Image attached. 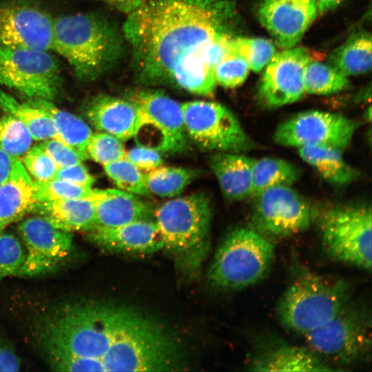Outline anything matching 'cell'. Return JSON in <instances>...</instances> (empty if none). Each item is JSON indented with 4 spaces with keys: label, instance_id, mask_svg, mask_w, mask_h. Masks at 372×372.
<instances>
[{
    "label": "cell",
    "instance_id": "cell-1",
    "mask_svg": "<svg viewBox=\"0 0 372 372\" xmlns=\"http://www.w3.org/2000/svg\"><path fill=\"white\" fill-rule=\"evenodd\" d=\"M234 17L225 0H141L123 25L139 79L212 95L216 45Z\"/></svg>",
    "mask_w": 372,
    "mask_h": 372
},
{
    "label": "cell",
    "instance_id": "cell-2",
    "mask_svg": "<svg viewBox=\"0 0 372 372\" xmlns=\"http://www.w3.org/2000/svg\"><path fill=\"white\" fill-rule=\"evenodd\" d=\"M54 344L80 359L85 371H169L179 347L158 323L125 306L80 302L60 307L50 324Z\"/></svg>",
    "mask_w": 372,
    "mask_h": 372
},
{
    "label": "cell",
    "instance_id": "cell-3",
    "mask_svg": "<svg viewBox=\"0 0 372 372\" xmlns=\"http://www.w3.org/2000/svg\"><path fill=\"white\" fill-rule=\"evenodd\" d=\"M122 50L120 32L101 15L74 13L54 18L51 51L62 56L80 80L101 76Z\"/></svg>",
    "mask_w": 372,
    "mask_h": 372
},
{
    "label": "cell",
    "instance_id": "cell-4",
    "mask_svg": "<svg viewBox=\"0 0 372 372\" xmlns=\"http://www.w3.org/2000/svg\"><path fill=\"white\" fill-rule=\"evenodd\" d=\"M154 220L163 241L180 269L194 273L209 249L211 207L202 192L174 197L154 208Z\"/></svg>",
    "mask_w": 372,
    "mask_h": 372
},
{
    "label": "cell",
    "instance_id": "cell-5",
    "mask_svg": "<svg viewBox=\"0 0 372 372\" xmlns=\"http://www.w3.org/2000/svg\"><path fill=\"white\" fill-rule=\"evenodd\" d=\"M352 296L344 279L299 269L278 300L277 316L285 328L304 335L333 318Z\"/></svg>",
    "mask_w": 372,
    "mask_h": 372
},
{
    "label": "cell",
    "instance_id": "cell-6",
    "mask_svg": "<svg viewBox=\"0 0 372 372\" xmlns=\"http://www.w3.org/2000/svg\"><path fill=\"white\" fill-rule=\"evenodd\" d=\"M274 257L275 247L269 238L252 227H236L219 244L208 270V280L222 289H246L266 277Z\"/></svg>",
    "mask_w": 372,
    "mask_h": 372
},
{
    "label": "cell",
    "instance_id": "cell-7",
    "mask_svg": "<svg viewBox=\"0 0 372 372\" xmlns=\"http://www.w3.org/2000/svg\"><path fill=\"white\" fill-rule=\"evenodd\" d=\"M322 247L333 260L371 269L372 216L370 206L338 204L312 207Z\"/></svg>",
    "mask_w": 372,
    "mask_h": 372
},
{
    "label": "cell",
    "instance_id": "cell-8",
    "mask_svg": "<svg viewBox=\"0 0 372 372\" xmlns=\"http://www.w3.org/2000/svg\"><path fill=\"white\" fill-rule=\"evenodd\" d=\"M308 347L333 366H355L371 360V311L352 300L333 318L304 335Z\"/></svg>",
    "mask_w": 372,
    "mask_h": 372
},
{
    "label": "cell",
    "instance_id": "cell-9",
    "mask_svg": "<svg viewBox=\"0 0 372 372\" xmlns=\"http://www.w3.org/2000/svg\"><path fill=\"white\" fill-rule=\"evenodd\" d=\"M181 104L187 136L205 150L242 153L256 147L234 114L214 101Z\"/></svg>",
    "mask_w": 372,
    "mask_h": 372
},
{
    "label": "cell",
    "instance_id": "cell-10",
    "mask_svg": "<svg viewBox=\"0 0 372 372\" xmlns=\"http://www.w3.org/2000/svg\"><path fill=\"white\" fill-rule=\"evenodd\" d=\"M129 100L139 112L138 127L134 136L138 145L167 153L186 149L189 138L180 103L153 90L135 92Z\"/></svg>",
    "mask_w": 372,
    "mask_h": 372
},
{
    "label": "cell",
    "instance_id": "cell-11",
    "mask_svg": "<svg viewBox=\"0 0 372 372\" xmlns=\"http://www.w3.org/2000/svg\"><path fill=\"white\" fill-rule=\"evenodd\" d=\"M50 51L0 47V85L28 98L52 101L63 85L60 65Z\"/></svg>",
    "mask_w": 372,
    "mask_h": 372
},
{
    "label": "cell",
    "instance_id": "cell-12",
    "mask_svg": "<svg viewBox=\"0 0 372 372\" xmlns=\"http://www.w3.org/2000/svg\"><path fill=\"white\" fill-rule=\"evenodd\" d=\"M360 123L340 114L307 110L278 124L273 135L278 145L289 147L322 146L343 152Z\"/></svg>",
    "mask_w": 372,
    "mask_h": 372
},
{
    "label": "cell",
    "instance_id": "cell-13",
    "mask_svg": "<svg viewBox=\"0 0 372 372\" xmlns=\"http://www.w3.org/2000/svg\"><path fill=\"white\" fill-rule=\"evenodd\" d=\"M254 196L251 227L268 238L299 234L312 223V207L291 186L273 187Z\"/></svg>",
    "mask_w": 372,
    "mask_h": 372
},
{
    "label": "cell",
    "instance_id": "cell-14",
    "mask_svg": "<svg viewBox=\"0 0 372 372\" xmlns=\"http://www.w3.org/2000/svg\"><path fill=\"white\" fill-rule=\"evenodd\" d=\"M18 230L25 255L17 276L32 278L52 273L72 252V233L56 228L39 215L23 220Z\"/></svg>",
    "mask_w": 372,
    "mask_h": 372
},
{
    "label": "cell",
    "instance_id": "cell-15",
    "mask_svg": "<svg viewBox=\"0 0 372 372\" xmlns=\"http://www.w3.org/2000/svg\"><path fill=\"white\" fill-rule=\"evenodd\" d=\"M54 18L31 0L0 2V47L51 51Z\"/></svg>",
    "mask_w": 372,
    "mask_h": 372
},
{
    "label": "cell",
    "instance_id": "cell-16",
    "mask_svg": "<svg viewBox=\"0 0 372 372\" xmlns=\"http://www.w3.org/2000/svg\"><path fill=\"white\" fill-rule=\"evenodd\" d=\"M311 60L309 50L302 47L276 53L258 83L257 98L260 105L276 108L299 101L305 94L303 71Z\"/></svg>",
    "mask_w": 372,
    "mask_h": 372
},
{
    "label": "cell",
    "instance_id": "cell-17",
    "mask_svg": "<svg viewBox=\"0 0 372 372\" xmlns=\"http://www.w3.org/2000/svg\"><path fill=\"white\" fill-rule=\"evenodd\" d=\"M318 14L314 0H260L257 16L276 43L294 47Z\"/></svg>",
    "mask_w": 372,
    "mask_h": 372
},
{
    "label": "cell",
    "instance_id": "cell-18",
    "mask_svg": "<svg viewBox=\"0 0 372 372\" xmlns=\"http://www.w3.org/2000/svg\"><path fill=\"white\" fill-rule=\"evenodd\" d=\"M249 367L254 371H337L309 347L295 346L277 338H268L259 344Z\"/></svg>",
    "mask_w": 372,
    "mask_h": 372
},
{
    "label": "cell",
    "instance_id": "cell-19",
    "mask_svg": "<svg viewBox=\"0 0 372 372\" xmlns=\"http://www.w3.org/2000/svg\"><path fill=\"white\" fill-rule=\"evenodd\" d=\"M87 232L92 242L108 251L147 254L163 249L158 227L152 219L114 227H94Z\"/></svg>",
    "mask_w": 372,
    "mask_h": 372
},
{
    "label": "cell",
    "instance_id": "cell-20",
    "mask_svg": "<svg viewBox=\"0 0 372 372\" xmlns=\"http://www.w3.org/2000/svg\"><path fill=\"white\" fill-rule=\"evenodd\" d=\"M86 116L96 129L122 141L134 138L140 120L138 108L130 100L107 95L94 99Z\"/></svg>",
    "mask_w": 372,
    "mask_h": 372
},
{
    "label": "cell",
    "instance_id": "cell-21",
    "mask_svg": "<svg viewBox=\"0 0 372 372\" xmlns=\"http://www.w3.org/2000/svg\"><path fill=\"white\" fill-rule=\"evenodd\" d=\"M95 201V219L92 228L118 227L153 218L152 203L118 189H98Z\"/></svg>",
    "mask_w": 372,
    "mask_h": 372
},
{
    "label": "cell",
    "instance_id": "cell-22",
    "mask_svg": "<svg viewBox=\"0 0 372 372\" xmlns=\"http://www.w3.org/2000/svg\"><path fill=\"white\" fill-rule=\"evenodd\" d=\"M253 160L242 153L216 152L210 156L209 167L228 200H242L254 195Z\"/></svg>",
    "mask_w": 372,
    "mask_h": 372
},
{
    "label": "cell",
    "instance_id": "cell-23",
    "mask_svg": "<svg viewBox=\"0 0 372 372\" xmlns=\"http://www.w3.org/2000/svg\"><path fill=\"white\" fill-rule=\"evenodd\" d=\"M96 196L36 202L31 212L43 217L61 230L71 233L74 231H87L94 223Z\"/></svg>",
    "mask_w": 372,
    "mask_h": 372
},
{
    "label": "cell",
    "instance_id": "cell-24",
    "mask_svg": "<svg viewBox=\"0 0 372 372\" xmlns=\"http://www.w3.org/2000/svg\"><path fill=\"white\" fill-rule=\"evenodd\" d=\"M35 203L33 180L21 161L17 159L8 179L0 185V233L31 212Z\"/></svg>",
    "mask_w": 372,
    "mask_h": 372
},
{
    "label": "cell",
    "instance_id": "cell-25",
    "mask_svg": "<svg viewBox=\"0 0 372 372\" xmlns=\"http://www.w3.org/2000/svg\"><path fill=\"white\" fill-rule=\"evenodd\" d=\"M297 152L304 162L330 183L344 185L359 178L360 172L346 162L342 152L339 149L322 146H304L297 148Z\"/></svg>",
    "mask_w": 372,
    "mask_h": 372
},
{
    "label": "cell",
    "instance_id": "cell-26",
    "mask_svg": "<svg viewBox=\"0 0 372 372\" xmlns=\"http://www.w3.org/2000/svg\"><path fill=\"white\" fill-rule=\"evenodd\" d=\"M371 47L370 32H355L331 54L329 63L347 77L364 74L371 68Z\"/></svg>",
    "mask_w": 372,
    "mask_h": 372
},
{
    "label": "cell",
    "instance_id": "cell-27",
    "mask_svg": "<svg viewBox=\"0 0 372 372\" xmlns=\"http://www.w3.org/2000/svg\"><path fill=\"white\" fill-rule=\"evenodd\" d=\"M28 105L39 108L53 119L63 143L87 158L88 141L92 134L91 128L82 119L57 107L51 101L41 98H28Z\"/></svg>",
    "mask_w": 372,
    "mask_h": 372
},
{
    "label": "cell",
    "instance_id": "cell-28",
    "mask_svg": "<svg viewBox=\"0 0 372 372\" xmlns=\"http://www.w3.org/2000/svg\"><path fill=\"white\" fill-rule=\"evenodd\" d=\"M0 108L5 113L10 114L21 121L29 130L33 140L54 138L63 142L49 114L25 102L19 103L1 87Z\"/></svg>",
    "mask_w": 372,
    "mask_h": 372
},
{
    "label": "cell",
    "instance_id": "cell-29",
    "mask_svg": "<svg viewBox=\"0 0 372 372\" xmlns=\"http://www.w3.org/2000/svg\"><path fill=\"white\" fill-rule=\"evenodd\" d=\"M300 176L299 167L288 161L274 157L254 158L253 196L273 187L291 186Z\"/></svg>",
    "mask_w": 372,
    "mask_h": 372
},
{
    "label": "cell",
    "instance_id": "cell-30",
    "mask_svg": "<svg viewBox=\"0 0 372 372\" xmlns=\"http://www.w3.org/2000/svg\"><path fill=\"white\" fill-rule=\"evenodd\" d=\"M197 174L196 171L191 169L163 165L144 174L150 194L161 198L180 195Z\"/></svg>",
    "mask_w": 372,
    "mask_h": 372
},
{
    "label": "cell",
    "instance_id": "cell-31",
    "mask_svg": "<svg viewBox=\"0 0 372 372\" xmlns=\"http://www.w3.org/2000/svg\"><path fill=\"white\" fill-rule=\"evenodd\" d=\"M303 85L305 93L328 95L349 88L348 77L329 63L310 61L303 71Z\"/></svg>",
    "mask_w": 372,
    "mask_h": 372
},
{
    "label": "cell",
    "instance_id": "cell-32",
    "mask_svg": "<svg viewBox=\"0 0 372 372\" xmlns=\"http://www.w3.org/2000/svg\"><path fill=\"white\" fill-rule=\"evenodd\" d=\"M98 189L79 185L71 182L52 179L47 181H33V194L36 202H47L60 199L94 198Z\"/></svg>",
    "mask_w": 372,
    "mask_h": 372
},
{
    "label": "cell",
    "instance_id": "cell-33",
    "mask_svg": "<svg viewBox=\"0 0 372 372\" xmlns=\"http://www.w3.org/2000/svg\"><path fill=\"white\" fill-rule=\"evenodd\" d=\"M103 167L107 176L118 189L139 196L151 195L144 174L126 158Z\"/></svg>",
    "mask_w": 372,
    "mask_h": 372
},
{
    "label": "cell",
    "instance_id": "cell-34",
    "mask_svg": "<svg viewBox=\"0 0 372 372\" xmlns=\"http://www.w3.org/2000/svg\"><path fill=\"white\" fill-rule=\"evenodd\" d=\"M32 137L25 125L15 116L6 114L0 118V148L16 159L30 149Z\"/></svg>",
    "mask_w": 372,
    "mask_h": 372
},
{
    "label": "cell",
    "instance_id": "cell-35",
    "mask_svg": "<svg viewBox=\"0 0 372 372\" xmlns=\"http://www.w3.org/2000/svg\"><path fill=\"white\" fill-rule=\"evenodd\" d=\"M232 49L242 56L249 70L258 72L271 61L276 54L273 42L264 38H246L233 37L231 39Z\"/></svg>",
    "mask_w": 372,
    "mask_h": 372
},
{
    "label": "cell",
    "instance_id": "cell-36",
    "mask_svg": "<svg viewBox=\"0 0 372 372\" xmlns=\"http://www.w3.org/2000/svg\"><path fill=\"white\" fill-rule=\"evenodd\" d=\"M249 71L247 63L232 49L230 41L227 52L214 70L216 84L227 88L240 86L246 80Z\"/></svg>",
    "mask_w": 372,
    "mask_h": 372
},
{
    "label": "cell",
    "instance_id": "cell-37",
    "mask_svg": "<svg viewBox=\"0 0 372 372\" xmlns=\"http://www.w3.org/2000/svg\"><path fill=\"white\" fill-rule=\"evenodd\" d=\"M88 157L103 166L125 158L122 141L104 132L92 133L86 148Z\"/></svg>",
    "mask_w": 372,
    "mask_h": 372
},
{
    "label": "cell",
    "instance_id": "cell-38",
    "mask_svg": "<svg viewBox=\"0 0 372 372\" xmlns=\"http://www.w3.org/2000/svg\"><path fill=\"white\" fill-rule=\"evenodd\" d=\"M25 249L14 235L0 233V280L17 276L25 259Z\"/></svg>",
    "mask_w": 372,
    "mask_h": 372
},
{
    "label": "cell",
    "instance_id": "cell-39",
    "mask_svg": "<svg viewBox=\"0 0 372 372\" xmlns=\"http://www.w3.org/2000/svg\"><path fill=\"white\" fill-rule=\"evenodd\" d=\"M22 163L35 180L47 181L54 178L59 167L39 145L30 147L25 154Z\"/></svg>",
    "mask_w": 372,
    "mask_h": 372
},
{
    "label": "cell",
    "instance_id": "cell-40",
    "mask_svg": "<svg viewBox=\"0 0 372 372\" xmlns=\"http://www.w3.org/2000/svg\"><path fill=\"white\" fill-rule=\"evenodd\" d=\"M38 145L49 155L59 168L80 164L86 159L76 150L57 139L44 140Z\"/></svg>",
    "mask_w": 372,
    "mask_h": 372
},
{
    "label": "cell",
    "instance_id": "cell-41",
    "mask_svg": "<svg viewBox=\"0 0 372 372\" xmlns=\"http://www.w3.org/2000/svg\"><path fill=\"white\" fill-rule=\"evenodd\" d=\"M125 158L141 170L149 171L163 165L158 151L139 145L126 151Z\"/></svg>",
    "mask_w": 372,
    "mask_h": 372
},
{
    "label": "cell",
    "instance_id": "cell-42",
    "mask_svg": "<svg viewBox=\"0 0 372 372\" xmlns=\"http://www.w3.org/2000/svg\"><path fill=\"white\" fill-rule=\"evenodd\" d=\"M54 178L88 187H92L95 181L93 176L83 163L59 168Z\"/></svg>",
    "mask_w": 372,
    "mask_h": 372
},
{
    "label": "cell",
    "instance_id": "cell-43",
    "mask_svg": "<svg viewBox=\"0 0 372 372\" xmlns=\"http://www.w3.org/2000/svg\"><path fill=\"white\" fill-rule=\"evenodd\" d=\"M21 361L14 351L0 339V371H17Z\"/></svg>",
    "mask_w": 372,
    "mask_h": 372
},
{
    "label": "cell",
    "instance_id": "cell-44",
    "mask_svg": "<svg viewBox=\"0 0 372 372\" xmlns=\"http://www.w3.org/2000/svg\"><path fill=\"white\" fill-rule=\"evenodd\" d=\"M16 160L0 148V185L8 179Z\"/></svg>",
    "mask_w": 372,
    "mask_h": 372
},
{
    "label": "cell",
    "instance_id": "cell-45",
    "mask_svg": "<svg viewBox=\"0 0 372 372\" xmlns=\"http://www.w3.org/2000/svg\"><path fill=\"white\" fill-rule=\"evenodd\" d=\"M116 9L118 11L127 14L134 10L141 0H98Z\"/></svg>",
    "mask_w": 372,
    "mask_h": 372
},
{
    "label": "cell",
    "instance_id": "cell-46",
    "mask_svg": "<svg viewBox=\"0 0 372 372\" xmlns=\"http://www.w3.org/2000/svg\"><path fill=\"white\" fill-rule=\"evenodd\" d=\"M318 14H324L336 8L344 0H314Z\"/></svg>",
    "mask_w": 372,
    "mask_h": 372
}]
</instances>
